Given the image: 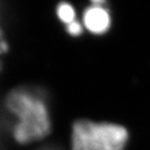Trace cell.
I'll return each mask as SVG.
<instances>
[{
  "label": "cell",
  "instance_id": "1",
  "mask_svg": "<svg viewBox=\"0 0 150 150\" xmlns=\"http://www.w3.org/2000/svg\"><path fill=\"white\" fill-rule=\"evenodd\" d=\"M7 107L19 121L14 136L18 142L28 143L43 139L50 133L51 121L46 104L36 95L19 89L7 97Z\"/></svg>",
  "mask_w": 150,
  "mask_h": 150
},
{
  "label": "cell",
  "instance_id": "3",
  "mask_svg": "<svg viewBox=\"0 0 150 150\" xmlns=\"http://www.w3.org/2000/svg\"><path fill=\"white\" fill-rule=\"evenodd\" d=\"M95 5L84 12L83 22L86 28L92 33L101 34L108 30L110 26V16L105 8L101 7V2H94Z\"/></svg>",
  "mask_w": 150,
  "mask_h": 150
},
{
  "label": "cell",
  "instance_id": "7",
  "mask_svg": "<svg viewBox=\"0 0 150 150\" xmlns=\"http://www.w3.org/2000/svg\"><path fill=\"white\" fill-rule=\"evenodd\" d=\"M0 34H1V32H0Z\"/></svg>",
  "mask_w": 150,
  "mask_h": 150
},
{
  "label": "cell",
  "instance_id": "4",
  "mask_svg": "<svg viewBox=\"0 0 150 150\" xmlns=\"http://www.w3.org/2000/svg\"><path fill=\"white\" fill-rule=\"evenodd\" d=\"M57 13H58L59 20L65 23L67 25L75 21V11L72 6L68 3H61L58 7Z\"/></svg>",
  "mask_w": 150,
  "mask_h": 150
},
{
  "label": "cell",
  "instance_id": "6",
  "mask_svg": "<svg viewBox=\"0 0 150 150\" xmlns=\"http://www.w3.org/2000/svg\"><path fill=\"white\" fill-rule=\"evenodd\" d=\"M44 150H55V149H44Z\"/></svg>",
  "mask_w": 150,
  "mask_h": 150
},
{
  "label": "cell",
  "instance_id": "5",
  "mask_svg": "<svg viewBox=\"0 0 150 150\" xmlns=\"http://www.w3.org/2000/svg\"><path fill=\"white\" fill-rule=\"evenodd\" d=\"M67 31L68 33L73 35V36H77V35H80L82 33V25L79 22L74 21V22L67 25Z\"/></svg>",
  "mask_w": 150,
  "mask_h": 150
},
{
  "label": "cell",
  "instance_id": "2",
  "mask_svg": "<svg viewBox=\"0 0 150 150\" xmlns=\"http://www.w3.org/2000/svg\"><path fill=\"white\" fill-rule=\"evenodd\" d=\"M128 137L118 124L78 120L72 126L71 150H124Z\"/></svg>",
  "mask_w": 150,
  "mask_h": 150
}]
</instances>
